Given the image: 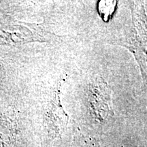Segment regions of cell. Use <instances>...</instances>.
I'll list each match as a JSON object with an SVG mask.
<instances>
[{
  "instance_id": "2",
  "label": "cell",
  "mask_w": 147,
  "mask_h": 147,
  "mask_svg": "<svg viewBox=\"0 0 147 147\" xmlns=\"http://www.w3.org/2000/svg\"><path fill=\"white\" fill-rule=\"evenodd\" d=\"M146 19L136 21L132 14V27L131 31L121 40L119 45L127 48L134 53V57L138 62L143 78H146Z\"/></svg>"
},
{
  "instance_id": "4",
  "label": "cell",
  "mask_w": 147,
  "mask_h": 147,
  "mask_svg": "<svg viewBox=\"0 0 147 147\" xmlns=\"http://www.w3.org/2000/svg\"><path fill=\"white\" fill-rule=\"evenodd\" d=\"M117 2L116 1H100L97 4V10L101 18L108 21L115 10Z\"/></svg>"
},
{
  "instance_id": "3",
  "label": "cell",
  "mask_w": 147,
  "mask_h": 147,
  "mask_svg": "<svg viewBox=\"0 0 147 147\" xmlns=\"http://www.w3.org/2000/svg\"><path fill=\"white\" fill-rule=\"evenodd\" d=\"M64 80V78H61L59 80L53 98L46 110L45 121L48 133L51 138L61 136L68 123L69 117L64 110L61 102V89Z\"/></svg>"
},
{
  "instance_id": "1",
  "label": "cell",
  "mask_w": 147,
  "mask_h": 147,
  "mask_svg": "<svg viewBox=\"0 0 147 147\" xmlns=\"http://www.w3.org/2000/svg\"><path fill=\"white\" fill-rule=\"evenodd\" d=\"M87 102L92 116L98 122H106L114 115L111 89L104 78H97L89 84Z\"/></svg>"
}]
</instances>
